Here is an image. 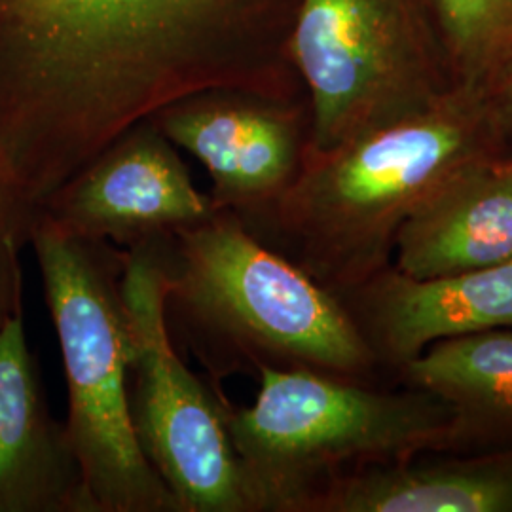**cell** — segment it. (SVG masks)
I'll list each match as a JSON object with an SVG mask.
<instances>
[{
	"label": "cell",
	"mask_w": 512,
	"mask_h": 512,
	"mask_svg": "<svg viewBox=\"0 0 512 512\" xmlns=\"http://www.w3.org/2000/svg\"><path fill=\"white\" fill-rule=\"evenodd\" d=\"M275 0H0V171L33 209L158 112L211 90L283 97Z\"/></svg>",
	"instance_id": "6da1fadb"
},
{
	"label": "cell",
	"mask_w": 512,
	"mask_h": 512,
	"mask_svg": "<svg viewBox=\"0 0 512 512\" xmlns=\"http://www.w3.org/2000/svg\"><path fill=\"white\" fill-rule=\"evenodd\" d=\"M505 154L486 86L456 82L427 109L323 152L306 148L291 186L238 217L258 241L342 293L391 266L404 220L440 184Z\"/></svg>",
	"instance_id": "7a4b0ae2"
},
{
	"label": "cell",
	"mask_w": 512,
	"mask_h": 512,
	"mask_svg": "<svg viewBox=\"0 0 512 512\" xmlns=\"http://www.w3.org/2000/svg\"><path fill=\"white\" fill-rule=\"evenodd\" d=\"M156 245L165 327L211 384L268 368L376 384L378 363L340 298L258 241L236 213L217 209Z\"/></svg>",
	"instance_id": "3957f363"
},
{
	"label": "cell",
	"mask_w": 512,
	"mask_h": 512,
	"mask_svg": "<svg viewBox=\"0 0 512 512\" xmlns=\"http://www.w3.org/2000/svg\"><path fill=\"white\" fill-rule=\"evenodd\" d=\"M251 406L224 416L256 512H308L332 476L452 446L456 414L439 397L308 368L258 372Z\"/></svg>",
	"instance_id": "277c9868"
},
{
	"label": "cell",
	"mask_w": 512,
	"mask_h": 512,
	"mask_svg": "<svg viewBox=\"0 0 512 512\" xmlns=\"http://www.w3.org/2000/svg\"><path fill=\"white\" fill-rule=\"evenodd\" d=\"M37 260L67 385L65 427L97 512H181L150 467L129 414L131 332L124 249L74 238L38 215Z\"/></svg>",
	"instance_id": "5b68a950"
},
{
	"label": "cell",
	"mask_w": 512,
	"mask_h": 512,
	"mask_svg": "<svg viewBox=\"0 0 512 512\" xmlns=\"http://www.w3.org/2000/svg\"><path fill=\"white\" fill-rule=\"evenodd\" d=\"M427 0H300L287 55L323 152L431 107L456 80Z\"/></svg>",
	"instance_id": "8992f818"
},
{
	"label": "cell",
	"mask_w": 512,
	"mask_h": 512,
	"mask_svg": "<svg viewBox=\"0 0 512 512\" xmlns=\"http://www.w3.org/2000/svg\"><path fill=\"white\" fill-rule=\"evenodd\" d=\"M156 243L124 251L135 437L179 511L256 512L228 435L226 395L188 368L165 327L164 268Z\"/></svg>",
	"instance_id": "52a82bcc"
},
{
	"label": "cell",
	"mask_w": 512,
	"mask_h": 512,
	"mask_svg": "<svg viewBox=\"0 0 512 512\" xmlns=\"http://www.w3.org/2000/svg\"><path fill=\"white\" fill-rule=\"evenodd\" d=\"M215 211L179 148L148 120L95 156L37 213L69 236L129 251L171 238Z\"/></svg>",
	"instance_id": "ba28073f"
},
{
	"label": "cell",
	"mask_w": 512,
	"mask_h": 512,
	"mask_svg": "<svg viewBox=\"0 0 512 512\" xmlns=\"http://www.w3.org/2000/svg\"><path fill=\"white\" fill-rule=\"evenodd\" d=\"M209 173L217 209L249 215L294 181L310 143V122L279 97L211 90L186 97L150 120Z\"/></svg>",
	"instance_id": "9c48e42d"
},
{
	"label": "cell",
	"mask_w": 512,
	"mask_h": 512,
	"mask_svg": "<svg viewBox=\"0 0 512 512\" xmlns=\"http://www.w3.org/2000/svg\"><path fill=\"white\" fill-rule=\"evenodd\" d=\"M336 296L378 368L397 372L440 340L512 329V260L435 279L387 266Z\"/></svg>",
	"instance_id": "30bf717a"
},
{
	"label": "cell",
	"mask_w": 512,
	"mask_h": 512,
	"mask_svg": "<svg viewBox=\"0 0 512 512\" xmlns=\"http://www.w3.org/2000/svg\"><path fill=\"white\" fill-rule=\"evenodd\" d=\"M0 512H97L65 421L50 412L23 310L0 325Z\"/></svg>",
	"instance_id": "8fae6325"
},
{
	"label": "cell",
	"mask_w": 512,
	"mask_h": 512,
	"mask_svg": "<svg viewBox=\"0 0 512 512\" xmlns=\"http://www.w3.org/2000/svg\"><path fill=\"white\" fill-rule=\"evenodd\" d=\"M512 260V156L463 167L404 220L391 266L435 279Z\"/></svg>",
	"instance_id": "7c38bea8"
},
{
	"label": "cell",
	"mask_w": 512,
	"mask_h": 512,
	"mask_svg": "<svg viewBox=\"0 0 512 512\" xmlns=\"http://www.w3.org/2000/svg\"><path fill=\"white\" fill-rule=\"evenodd\" d=\"M308 512H512V444L359 465L327 480Z\"/></svg>",
	"instance_id": "4fadbf2b"
},
{
	"label": "cell",
	"mask_w": 512,
	"mask_h": 512,
	"mask_svg": "<svg viewBox=\"0 0 512 512\" xmlns=\"http://www.w3.org/2000/svg\"><path fill=\"white\" fill-rule=\"evenodd\" d=\"M395 374L454 410V439L446 452L512 444V329L440 340Z\"/></svg>",
	"instance_id": "5bb4252c"
},
{
	"label": "cell",
	"mask_w": 512,
	"mask_h": 512,
	"mask_svg": "<svg viewBox=\"0 0 512 512\" xmlns=\"http://www.w3.org/2000/svg\"><path fill=\"white\" fill-rule=\"evenodd\" d=\"M456 82L484 84L512 48V0H427Z\"/></svg>",
	"instance_id": "9a60e30c"
},
{
	"label": "cell",
	"mask_w": 512,
	"mask_h": 512,
	"mask_svg": "<svg viewBox=\"0 0 512 512\" xmlns=\"http://www.w3.org/2000/svg\"><path fill=\"white\" fill-rule=\"evenodd\" d=\"M37 209L0 171V325L23 310V251L29 249Z\"/></svg>",
	"instance_id": "2e32d148"
},
{
	"label": "cell",
	"mask_w": 512,
	"mask_h": 512,
	"mask_svg": "<svg viewBox=\"0 0 512 512\" xmlns=\"http://www.w3.org/2000/svg\"><path fill=\"white\" fill-rule=\"evenodd\" d=\"M486 90L501 137L512 156V48L490 74Z\"/></svg>",
	"instance_id": "e0dca14e"
}]
</instances>
